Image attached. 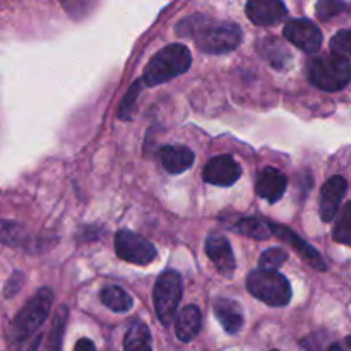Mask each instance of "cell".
<instances>
[{
	"instance_id": "obj_27",
	"label": "cell",
	"mask_w": 351,
	"mask_h": 351,
	"mask_svg": "<svg viewBox=\"0 0 351 351\" xmlns=\"http://www.w3.org/2000/svg\"><path fill=\"white\" fill-rule=\"evenodd\" d=\"M331 51L339 57H351V29H343L332 36Z\"/></svg>"
},
{
	"instance_id": "obj_32",
	"label": "cell",
	"mask_w": 351,
	"mask_h": 351,
	"mask_svg": "<svg viewBox=\"0 0 351 351\" xmlns=\"http://www.w3.org/2000/svg\"><path fill=\"white\" fill-rule=\"evenodd\" d=\"M329 351H351V336L341 339V341L335 343V345H331Z\"/></svg>"
},
{
	"instance_id": "obj_22",
	"label": "cell",
	"mask_w": 351,
	"mask_h": 351,
	"mask_svg": "<svg viewBox=\"0 0 351 351\" xmlns=\"http://www.w3.org/2000/svg\"><path fill=\"white\" fill-rule=\"evenodd\" d=\"M332 240L351 247V201L341 209L336 219V225L332 228Z\"/></svg>"
},
{
	"instance_id": "obj_31",
	"label": "cell",
	"mask_w": 351,
	"mask_h": 351,
	"mask_svg": "<svg viewBox=\"0 0 351 351\" xmlns=\"http://www.w3.org/2000/svg\"><path fill=\"white\" fill-rule=\"evenodd\" d=\"M40 343H41V335H36L33 339H29V341H24L23 348L19 351H36L38 346H40Z\"/></svg>"
},
{
	"instance_id": "obj_3",
	"label": "cell",
	"mask_w": 351,
	"mask_h": 351,
	"mask_svg": "<svg viewBox=\"0 0 351 351\" xmlns=\"http://www.w3.org/2000/svg\"><path fill=\"white\" fill-rule=\"evenodd\" d=\"M51 304H53V291L47 287L40 288L17 312L9 331H7V338L12 343L27 341L48 319Z\"/></svg>"
},
{
	"instance_id": "obj_12",
	"label": "cell",
	"mask_w": 351,
	"mask_h": 351,
	"mask_svg": "<svg viewBox=\"0 0 351 351\" xmlns=\"http://www.w3.org/2000/svg\"><path fill=\"white\" fill-rule=\"evenodd\" d=\"M247 16L257 26H274L287 19L288 9L280 0H254L245 7Z\"/></svg>"
},
{
	"instance_id": "obj_20",
	"label": "cell",
	"mask_w": 351,
	"mask_h": 351,
	"mask_svg": "<svg viewBox=\"0 0 351 351\" xmlns=\"http://www.w3.org/2000/svg\"><path fill=\"white\" fill-rule=\"evenodd\" d=\"M261 53L274 67H283L285 62L290 58V50L281 43L278 38H266L261 43Z\"/></svg>"
},
{
	"instance_id": "obj_10",
	"label": "cell",
	"mask_w": 351,
	"mask_h": 351,
	"mask_svg": "<svg viewBox=\"0 0 351 351\" xmlns=\"http://www.w3.org/2000/svg\"><path fill=\"white\" fill-rule=\"evenodd\" d=\"M269 226H271V233H273L276 239L283 240L285 243H288L290 247H293L295 252H297L298 256H300L302 259L308 264V266L314 267V269H317V271L328 269V266H326V263H324V259H322L321 254H319L317 250L311 245V243L305 242L302 237H298L293 230H290L288 226L278 225V223H271V221H269Z\"/></svg>"
},
{
	"instance_id": "obj_28",
	"label": "cell",
	"mask_w": 351,
	"mask_h": 351,
	"mask_svg": "<svg viewBox=\"0 0 351 351\" xmlns=\"http://www.w3.org/2000/svg\"><path fill=\"white\" fill-rule=\"evenodd\" d=\"M343 9H346L345 3L341 2H332V0H326V2L317 3V16L321 19H329V17L336 16V14L341 12Z\"/></svg>"
},
{
	"instance_id": "obj_1",
	"label": "cell",
	"mask_w": 351,
	"mask_h": 351,
	"mask_svg": "<svg viewBox=\"0 0 351 351\" xmlns=\"http://www.w3.org/2000/svg\"><path fill=\"white\" fill-rule=\"evenodd\" d=\"M177 31L182 36H191L195 41V47L209 55L235 50L242 41V29L239 24L209 19L202 14H195L182 21Z\"/></svg>"
},
{
	"instance_id": "obj_24",
	"label": "cell",
	"mask_w": 351,
	"mask_h": 351,
	"mask_svg": "<svg viewBox=\"0 0 351 351\" xmlns=\"http://www.w3.org/2000/svg\"><path fill=\"white\" fill-rule=\"evenodd\" d=\"M24 228L10 219H0V243L7 247H17L24 242Z\"/></svg>"
},
{
	"instance_id": "obj_9",
	"label": "cell",
	"mask_w": 351,
	"mask_h": 351,
	"mask_svg": "<svg viewBox=\"0 0 351 351\" xmlns=\"http://www.w3.org/2000/svg\"><path fill=\"white\" fill-rule=\"evenodd\" d=\"M240 175H242V167L228 154L211 158L202 170L204 182L211 185H219V187H230V185L237 184Z\"/></svg>"
},
{
	"instance_id": "obj_14",
	"label": "cell",
	"mask_w": 351,
	"mask_h": 351,
	"mask_svg": "<svg viewBox=\"0 0 351 351\" xmlns=\"http://www.w3.org/2000/svg\"><path fill=\"white\" fill-rule=\"evenodd\" d=\"M287 185L288 178L283 171H280L278 168L267 167L257 175L256 192L261 199H266L267 202L274 204V202H278L285 195Z\"/></svg>"
},
{
	"instance_id": "obj_2",
	"label": "cell",
	"mask_w": 351,
	"mask_h": 351,
	"mask_svg": "<svg viewBox=\"0 0 351 351\" xmlns=\"http://www.w3.org/2000/svg\"><path fill=\"white\" fill-rule=\"evenodd\" d=\"M192 65L191 50L184 43H171L158 51L143 72L144 86H160L185 74Z\"/></svg>"
},
{
	"instance_id": "obj_25",
	"label": "cell",
	"mask_w": 351,
	"mask_h": 351,
	"mask_svg": "<svg viewBox=\"0 0 351 351\" xmlns=\"http://www.w3.org/2000/svg\"><path fill=\"white\" fill-rule=\"evenodd\" d=\"M287 261V250L281 249V247H273V249L266 250V252L259 257V269L274 271V273H278V269H280Z\"/></svg>"
},
{
	"instance_id": "obj_33",
	"label": "cell",
	"mask_w": 351,
	"mask_h": 351,
	"mask_svg": "<svg viewBox=\"0 0 351 351\" xmlns=\"http://www.w3.org/2000/svg\"><path fill=\"white\" fill-rule=\"evenodd\" d=\"M271 351H280V350H271Z\"/></svg>"
},
{
	"instance_id": "obj_29",
	"label": "cell",
	"mask_w": 351,
	"mask_h": 351,
	"mask_svg": "<svg viewBox=\"0 0 351 351\" xmlns=\"http://www.w3.org/2000/svg\"><path fill=\"white\" fill-rule=\"evenodd\" d=\"M23 283H24L23 273H19V271H16V273H14L12 276L9 278V281H7L5 290H3V295H5L7 298L14 297V295H16L17 291L21 290V287H23Z\"/></svg>"
},
{
	"instance_id": "obj_26",
	"label": "cell",
	"mask_w": 351,
	"mask_h": 351,
	"mask_svg": "<svg viewBox=\"0 0 351 351\" xmlns=\"http://www.w3.org/2000/svg\"><path fill=\"white\" fill-rule=\"evenodd\" d=\"M143 84H144V82H143V79H141V81L134 82L132 88L129 89V93H127L125 99H123V103H122V105H120V113H119L120 119L130 120L134 117L132 113H134V110H136L137 95H139L141 89H143Z\"/></svg>"
},
{
	"instance_id": "obj_23",
	"label": "cell",
	"mask_w": 351,
	"mask_h": 351,
	"mask_svg": "<svg viewBox=\"0 0 351 351\" xmlns=\"http://www.w3.org/2000/svg\"><path fill=\"white\" fill-rule=\"evenodd\" d=\"M67 314L69 311L65 305H60L58 311L55 312L53 326H51L50 336H48L47 351H60L62 336H64V328H65V322H67Z\"/></svg>"
},
{
	"instance_id": "obj_18",
	"label": "cell",
	"mask_w": 351,
	"mask_h": 351,
	"mask_svg": "<svg viewBox=\"0 0 351 351\" xmlns=\"http://www.w3.org/2000/svg\"><path fill=\"white\" fill-rule=\"evenodd\" d=\"M123 351H153L149 328L139 319L130 322V328L127 329L123 338Z\"/></svg>"
},
{
	"instance_id": "obj_17",
	"label": "cell",
	"mask_w": 351,
	"mask_h": 351,
	"mask_svg": "<svg viewBox=\"0 0 351 351\" xmlns=\"http://www.w3.org/2000/svg\"><path fill=\"white\" fill-rule=\"evenodd\" d=\"M215 315L228 335H237L243 328L242 307L230 298H218L215 304Z\"/></svg>"
},
{
	"instance_id": "obj_21",
	"label": "cell",
	"mask_w": 351,
	"mask_h": 351,
	"mask_svg": "<svg viewBox=\"0 0 351 351\" xmlns=\"http://www.w3.org/2000/svg\"><path fill=\"white\" fill-rule=\"evenodd\" d=\"M235 230L240 233V235H245L254 240H266L273 235V233H271L269 221H263V219H257V218L240 219V221L235 225Z\"/></svg>"
},
{
	"instance_id": "obj_16",
	"label": "cell",
	"mask_w": 351,
	"mask_h": 351,
	"mask_svg": "<svg viewBox=\"0 0 351 351\" xmlns=\"http://www.w3.org/2000/svg\"><path fill=\"white\" fill-rule=\"evenodd\" d=\"M202 328V314L195 305H187L182 308L175 319V335L180 341L189 343L197 338Z\"/></svg>"
},
{
	"instance_id": "obj_13",
	"label": "cell",
	"mask_w": 351,
	"mask_h": 351,
	"mask_svg": "<svg viewBox=\"0 0 351 351\" xmlns=\"http://www.w3.org/2000/svg\"><path fill=\"white\" fill-rule=\"evenodd\" d=\"M204 249L209 259L216 266V269L223 276H233V273H235V257H233L232 245L226 240V237L213 233V235H209L206 239Z\"/></svg>"
},
{
	"instance_id": "obj_4",
	"label": "cell",
	"mask_w": 351,
	"mask_h": 351,
	"mask_svg": "<svg viewBox=\"0 0 351 351\" xmlns=\"http://www.w3.org/2000/svg\"><path fill=\"white\" fill-rule=\"evenodd\" d=\"M308 81L321 91H341L351 81V62L339 55L315 57L307 65Z\"/></svg>"
},
{
	"instance_id": "obj_19",
	"label": "cell",
	"mask_w": 351,
	"mask_h": 351,
	"mask_svg": "<svg viewBox=\"0 0 351 351\" xmlns=\"http://www.w3.org/2000/svg\"><path fill=\"white\" fill-rule=\"evenodd\" d=\"M99 298L106 308L119 314H125L134 307L132 297L120 287H105L99 293Z\"/></svg>"
},
{
	"instance_id": "obj_6",
	"label": "cell",
	"mask_w": 351,
	"mask_h": 351,
	"mask_svg": "<svg viewBox=\"0 0 351 351\" xmlns=\"http://www.w3.org/2000/svg\"><path fill=\"white\" fill-rule=\"evenodd\" d=\"M184 293V281L177 271H165L154 283L153 302L158 319L163 326H170L177 319L178 305Z\"/></svg>"
},
{
	"instance_id": "obj_5",
	"label": "cell",
	"mask_w": 351,
	"mask_h": 351,
	"mask_svg": "<svg viewBox=\"0 0 351 351\" xmlns=\"http://www.w3.org/2000/svg\"><path fill=\"white\" fill-rule=\"evenodd\" d=\"M247 290L254 298L271 307H285L291 300L290 281L274 271H252L247 276Z\"/></svg>"
},
{
	"instance_id": "obj_7",
	"label": "cell",
	"mask_w": 351,
	"mask_h": 351,
	"mask_svg": "<svg viewBox=\"0 0 351 351\" xmlns=\"http://www.w3.org/2000/svg\"><path fill=\"white\" fill-rule=\"evenodd\" d=\"M115 252L122 261L136 266H147L156 259V247L130 230H119L115 235Z\"/></svg>"
},
{
	"instance_id": "obj_30",
	"label": "cell",
	"mask_w": 351,
	"mask_h": 351,
	"mask_svg": "<svg viewBox=\"0 0 351 351\" xmlns=\"http://www.w3.org/2000/svg\"><path fill=\"white\" fill-rule=\"evenodd\" d=\"M74 351H96V346H95V343L91 341V339L82 338V339H79L77 343H75Z\"/></svg>"
},
{
	"instance_id": "obj_15",
	"label": "cell",
	"mask_w": 351,
	"mask_h": 351,
	"mask_svg": "<svg viewBox=\"0 0 351 351\" xmlns=\"http://www.w3.org/2000/svg\"><path fill=\"white\" fill-rule=\"evenodd\" d=\"M194 151L189 149L187 146H182V144L165 146L160 151V161L168 173H184L194 165Z\"/></svg>"
},
{
	"instance_id": "obj_11",
	"label": "cell",
	"mask_w": 351,
	"mask_h": 351,
	"mask_svg": "<svg viewBox=\"0 0 351 351\" xmlns=\"http://www.w3.org/2000/svg\"><path fill=\"white\" fill-rule=\"evenodd\" d=\"M346 189H348V184L343 177L336 175V177L329 178L324 185H322L321 192V208H319V213H321V219L324 223H331L332 219L336 218L339 211V206H341L343 197L346 194Z\"/></svg>"
},
{
	"instance_id": "obj_8",
	"label": "cell",
	"mask_w": 351,
	"mask_h": 351,
	"mask_svg": "<svg viewBox=\"0 0 351 351\" xmlns=\"http://www.w3.org/2000/svg\"><path fill=\"white\" fill-rule=\"evenodd\" d=\"M283 36L307 53H317L322 47V33L308 19H291L283 26Z\"/></svg>"
}]
</instances>
